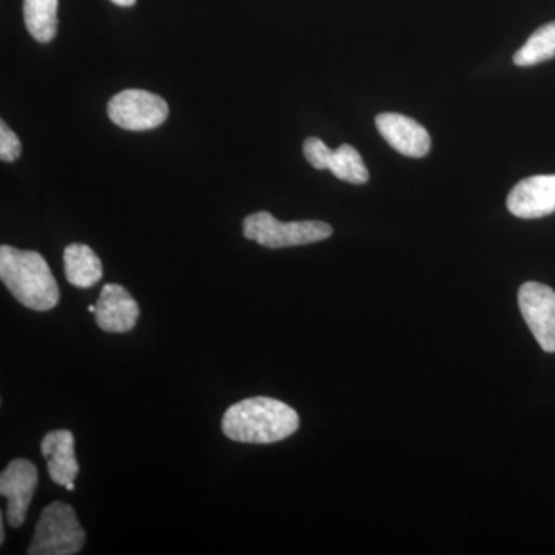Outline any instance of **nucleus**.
<instances>
[{
  "instance_id": "f257e3e1",
  "label": "nucleus",
  "mask_w": 555,
  "mask_h": 555,
  "mask_svg": "<svg viewBox=\"0 0 555 555\" xmlns=\"http://www.w3.org/2000/svg\"><path fill=\"white\" fill-rule=\"evenodd\" d=\"M299 427L295 409L275 398L254 397L232 404L222 416L221 429L229 440L270 444L294 436Z\"/></svg>"
},
{
  "instance_id": "f03ea898",
  "label": "nucleus",
  "mask_w": 555,
  "mask_h": 555,
  "mask_svg": "<svg viewBox=\"0 0 555 555\" xmlns=\"http://www.w3.org/2000/svg\"><path fill=\"white\" fill-rule=\"evenodd\" d=\"M0 280L25 308L47 312L60 302V287L38 251L0 247Z\"/></svg>"
},
{
  "instance_id": "7ed1b4c3",
  "label": "nucleus",
  "mask_w": 555,
  "mask_h": 555,
  "mask_svg": "<svg viewBox=\"0 0 555 555\" xmlns=\"http://www.w3.org/2000/svg\"><path fill=\"white\" fill-rule=\"evenodd\" d=\"M86 531L75 509L67 503L53 502L43 507L27 553L30 555H73L86 545Z\"/></svg>"
},
{
  "instance_id": "20e7f679",
  "label": "nucleus",
  "mask_w": 555,
  "mask_h": 555,
  "mask_svg": "<svg viewBox=\"0 0 555 555\" xmlns=\"http://www.w3.org/2000/svg\"><path fill=\"white\" fill-rule=\"evenodd\" d=\"M331 225L323 221H278L269 211L248 215L243 222L244 238L268 248L308 246L332 236Z\"/></svg>"
},
{
  "instance_id": "39448f33",
  "label": "nucleus",
  "mask_w": 555,
  "mask_h": 555,
  "mask_svg": "<svg viewBox=\"0 0 555 555\" xmlns=\"http://www.w3.org/2000/svg\"><path fill=\"white\" fill-rule=\"evenodd\" d=\"M108 118L124 130L145 131L166 122L169 105L145 90H124L113 96L107 105Z\"/></svg>"
},
{
  "instance_id": "423d86ee",
  "label": "nucleus",
  "mask_w": 555,
  "mask_h": 555,
  "mask_svg": "<svg viewBox=\"0 0 555 555\" xmlns=\"http://www.w3.org/2000/svg\"><path fill=\"white\" fill-rule=\"evenodd\" d=\"M518 308L537 343L545 352H555V292L535 281L518 291Z\"/></svg>"
},
{
  "instance_id": "0eeeda50",
  "label": "nucleus",
  "mask_w": 555,
  "mask_h": 555,
  "mask_svg": "<svg viewBox=\"0 0 555 555\" xmlns=\"http://www.w3.org/2000/svg\"><path fill=\"white\" fill-rule=\"evenodd\" d=\"M38 481V467L25 459L13 460L0 474V495L9 500L7 521L13 528H21L27 520Z\"/></svg>"
},
{
  "instance_id": "6e6552de",
  "label": "nucleus",
  "mask_w": 555,
  "mask_h": 555,
  "mask_svg": "<svg viewBox=\"0 0 555 555\" xmlns=\"http://www.w3.org/2000/svg\"><path fill=\"white\" fill-rule=\"evenodd\" d=\"M507 210L517 218L535 219L555 211V175H537L518 182L506 201Z\"/></svg>"
},
{
  "instance_id": "1a4fd4ad",
  "label": "nucleus",
  "mask_w": 555,
  "mask_h": 555,
  "mask_svg": "<svg viewBox=\"0 0 555 555\" xmlns=\"http://www.w3.org/2000/svg\"><path fill=\"white\" fill-rule=\"evenodd\" d=\"M141 315L137 299L120 284H105L96 302L94 320L108 334H126L137 326Z\"/></svg>"
},
{
  "instance_id": "9d476101",
  "label": "nucleus",
  "mask_w": 555,
  "mask_h": 555,
  "mask_svg": "<svg viewBox=\"0 0 555 555\" xmlns=\"http://www.w3.org/2000/svg\"><path fill=\"white\" fill-rule=\"evenodd\" d=\"M379 134L390 147L409 158H423L429 153L430 137L422 124L398 113H382L375 118Z\"/></svg>"
},
{
  "instance_id": "9b49d317",
  "label": "nucleus",
  "mask_w": 555,
  "mask_h": 555,
  "mask_svg": "<svg viewBox=\"0 0 555 555\" xmlns=\"http://www.w3.org/2000/svg\"><path fill=\"white\" fill-rule=\"evenodd\" d=\"M40 451L47 460V469L56 485L67 486L79 476L75 454V437L67 429L51 430L42 438Z\"/></svg>"
},
{
  "instance_id": "f8f14e48",
  "label": "nucleus",
  "mask_w": 555,
  "mask_h": 555,
  "mask_svg": "<svg viewBox=\"0 0 555 555\" xmlns=\"http://www.w3.org/2000/svg\"><path fill=\"white\" fill-rule=\"evenodd\" d=\"M64 266L68 283L79 288L93 287L104 275L100 257L87 244H69L64 251Z\"/></svg>"
},
{
  "instance_id": "ddd939ff",
  "label": "nucleus",
  "mask_w": 555,
  "mask_h": 555,
  "mask_svg": "<svg viewBox=\"0 0 555 555\" xmlns=\"http://www.w3.org/2000/svg\"><path fill=\"white\" fill-rule=\"evenodd\" d=\"M60 0H24V21L28 33L40 43H49L57 33Z\"/></svg>"
},
{
  "instance_id": "4468645a",
  "label": "nucleus",
  "mask_w": 555,
  "mask_h": 555,
  "mask_svg": "<svg viewBox=\"0 0 555 555\" xmlns=\"http://www.w3.org/2000/svg\"><path fill=\"white\" fill-rule=\"evenodd\" d=\"M555 57V21L537 28L524 47L514 54L518 67H532Z\"/></svg>"
},
{
  "instance_id": "2eb2a0df",
  "label": "nucleus",
  "mask_w": 555,
  "mask_h": 555,
  "mask_svg": "<svg viewBox=\"0 0 555 555\" xmlns=\"http://www.w3.org/2000/svg\"><path fill=\"white\" fill-rule=\"evenodd\" d=\"M334 177L350 184L361 185L369 181V170L360 153L352 145L343 144L334 150L328 163V169Z\"/></svg>"
},
{
  "instance_id": "dca6fc26",
  "label": "nucleus",
  "mask_w": 555,
  "mask_h": 555,
  "mask_svg": "<svg viewBox=\"0 0 555 555\" xmlns=\"http://www.w3.org/2000/svg\"><path fill=\"white\" fill-rule=\"evenodd\" d=\"M302 150H305L306 159L309 160V164L313 167V169H328V163H331V156L332 153H334V150L328 149L327 145L321 141V139H306L305 145H302Z\"/></svg>"
},
{
  "instance_id": "f3484780",
  "label": "nucleus",
  "mask_w": 555,
  "mask_h": 555,
  "mask_svg": "<svg viewBox=\"0 0 555 555\" xmlns=\"http://www.w3.org/2000/svg\"><path fill=\"white\" fill-rule=\"evenodd\" d=\"M22 145L20 138L5 122H0V159L2 163H14L20 159Z\"/></svg>"
},
{
  "instance_id": "a211bd4d",
  "label": "nucleus",
  "mask_w": 555,
  "mask_h": 555,
  "mask_svg": "<svg viewBox=\"0 0 555 555\" xmlns=\"http://www.w3.org/2000/svg\"><path fill=\"white\" fill-rule=\"evenodd\" d=\"M5 542V525H3V513L0 514V545Z\"/></svg>"
},
{
  "instance_id": "6ab92c4d",
  "label": "nucleus",
  "mask_w": 555,
  "mask_h": 555,
  "mask_svg": "<svg viewBox=\"0 0 555 555\" xmlns=\"http://www.w3.org/2000/svg\"><path fill=\"white\" fill-rule=\"evenodd\" d=\"M112 2L119 7H133L137 0H112Z\"/></svg>"
},
{
  "instance_id": "aec40b11",
  "label": "nucleus",
  "mask_w": 555,
  "mask_h": 555,
  "mask_svg": "<svg viewBox=\"0 0 555 555\" xmlns=\"http://www.w3.org/2000/svg\"><path fill=\"white\" fill-rule=\"evenodd\" d=\"M65 489H67V491H75V481H69V483L65 486Z\"/></svg>"
},
{
  "instance_id": "412c9836",
  "label": "nucleus",
  "mask_w": 555,
  "mask_h": 555,
  "mask_svg": "<svg viewBox=\"0 0 555 555\" xmlns=\"http://www.w3.org/2000/svg\"><path fill=\"white\" fill-rule=\"evenodd\" d=\"M89 312H91V313L96 312V305H94V306H89Z\"/></svg>"
}]
</instances>
